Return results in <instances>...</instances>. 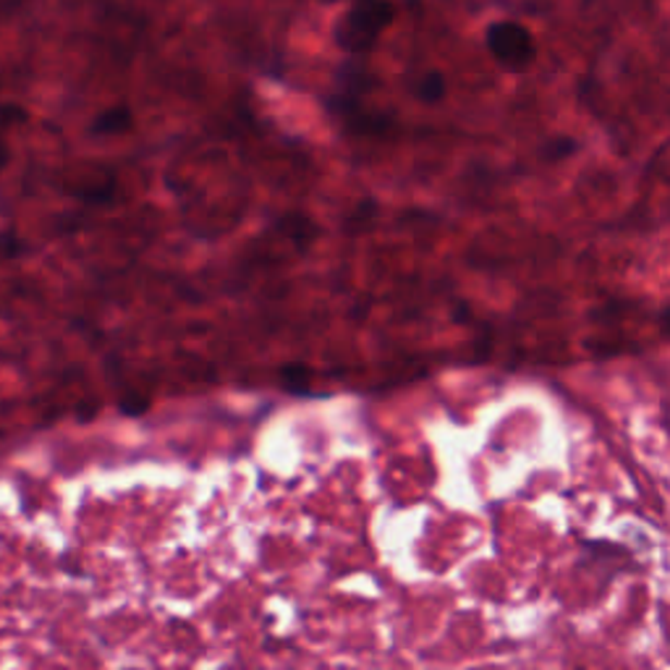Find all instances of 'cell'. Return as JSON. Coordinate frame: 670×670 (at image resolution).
I'll use <instances>...</instances> for the list:
<instances>
[{
  "label": "cell",
  "mask_w": 670,
  "mask_h": 670,
  "mask_svg": "<svg viewBox=\"0 0 670 670\" xmlns=\"http://www.w3.org/2000/svg\"><path fill=\"white\" fill-rule=\"evenodd\" d=\"M129 123H132V115H129V110H110V113L100 115V119L95 121V132L97 134H119L123 129H129Z\"/></svg>",
  "instance_id": "obj_1"
},
{
  "label": "cell",
  "mask_w": 670,
  "mask_h": 670,
  "mask_svg": "<svg viewBox=\"0 0 670 670\" xmlns=\"http://www.w3.org/2000/svg\"><path fill=\"white\" fill-rule=\"evenodd\" d=\"M281 377L291 393H309V388L304 386V382L309 380V369L302 367V364H289V367H283Z\"/></svg>",
  "instance_id": "obj_2"
},
{
  "label": "cell",
  "mask_w": 670,
  "mask_h": 670,
  "mask_svg": "<svg viewBox=\"0 0 670 670\" xmlns=\"http://www.w3.org/2000/svg\"><path fill=\"white\" fill-rule=\"evenodd\" d=\"M574 153H576V142L561 136V139H552V142H548V145H545L543 158L550 160V162H558V160L569 158V155H574Z\"/></svg>",
  "instance_id": "obj_3"
}]
</instances>
